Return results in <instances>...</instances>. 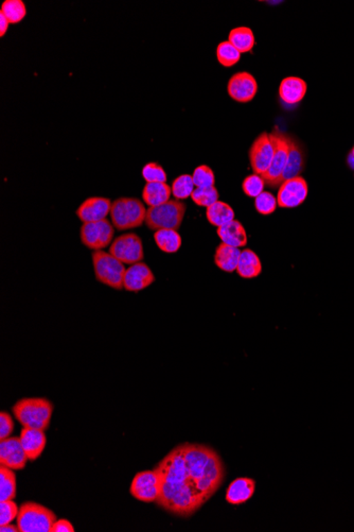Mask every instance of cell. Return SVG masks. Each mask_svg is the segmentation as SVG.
Listing matches in <instances>:
<instances>
[{
	"mask_svg": "<svg viewBox=\"0 0 354 532\" xmlns=\"http://www.w3.org/2000/svg\"><path fill=\"white\" fill-rule=\"evenodd\" d=\"M130 493L143 503H156L160 495V479L155 470L139 472L133 478Z\"/></svg>",
	"mask_w": 354,
	"mask_h": 532,
	"instance_id": "8fae6325",
	"label": "cell"
},
{
	"mask_svg": "<svg viewBox=\"0 0 354 532\" xmlns=\"http://www.w3.org/2000/svg\"><path fill=\"white\" fill-rule=\"evenodd\" d=\"M274 145L275 154L272 157V164L266 175H262L266 184L272 188L278 187V181L286 166L288 157V135L279 130L270 133Z\"/></svg>",
	"mask_w": 354,
	"mask_h": 532,
	"instance_id": "30bf717a",
	"label": "cell"
},
{
	"mask_svg": "<svg viewBox=\"0 0 354 532\" xmlns=\"http://www.w3.org/2000/svg\"><path fill=\"white\" fill-rule=\"evenodd\" d=\"M160 479L157 505L176 517L196 513L224 482V462L214 448L183 443L173 448L154 468Z\"/></svg>",
	"mask_w": 354,
	"mask_h": 532,
	"instance_id": "6da1fadb",
	"label": "cell"
},
{
	"mask_svg": "<svg viewBox=\"0 0 354 532\" xmlns=\"http://www.w3.org/2000/svg\"><path fill=\"white\" fill-rule=\"evenodd\" d=\"M28 460L29 458L21 445V438L9 437L0 440V466L21 471L25 469Z\"/></svg>",
	"mask_w": 354,
	"mask_h": 532,
	"instance_id": "4fadbf2b",
	"label": "cell"
},
{
	"mask_svg": "<svg viewBox=\"0 0 354 532\" xmlns=\"http://www.w3.org/2000/svg\"><path fill=\"white\" fill-rule=\"evenodd\" d=\"M12 411L23 427L35 428L45 432L50 426L53 404L44 398H21L15 402Z\"/></svg>",
	"mask_w": 354,
	"mask_h": 532,
	"instance_id": "7a4b0ae2",
	"label": "cell"
},
{
	"mask_svg": "<svg viewBox=\"0 0 354 532\" xmlns=\"http://www.w3.org/2000/svg\"><path fill=\"white\" fill-rule=\"evenodd\" d=\"M266 185L263 177L254 173V175H248L244 179L243 183H242V189H243L246 196L256 199L257 197L263 193Z\"/></svg>",
	"mask_w": 354,
	"mask_h": 532,
	"instance_id": "836d02e7",
	"label": "cell"
},
{
	"mask_svg": "<svg viewBox=\"0 0 354 532\" xmlns=\"http://www.w3.org/2000/svg\"><path fill=\"white\" fill-rule=\"evenodd\" d=\"M277 198L270 191H263L261 195L254 199V207L257 212L263 216L272 214L277 209Z\"/></svg>",
	"mask_w": 354,
	"mask_h": 532,
	"instance_id": "d6a6232c",
	"label": "cell"
},
{
	"mask_svg": "<svg viewBox=\"0 0 354 532\" xmlns=\"http://www.w3.org/2000/svg\"><path fill=\"white\" fill-rule=\"evenodd\" d=\"M115 230L113 223L107 219L95 222L83 223L80 230L81 241L89 250L100 251L113 242Z\"/></svg>",
	"mask_w": 354,
	"mask_h": 532,
	"instance_id": "52a82bcc",
	"label": "cell"
},
{
	"mask_svg": "<svg viewBox=\"0 0 354 532\" xmlns=\"http://www.w3.org/2000/svg\"><path fill=\"white\" fill-rule=\"evenodd\" d=\"M218 236L224 244L234 248H244L248 245V234L243 224L238 220H232L218 227Z\"/></svg>",
	"mask_w": 354,
	"mask_h": 532,
	"instance_id": "44dd1931",
	"label": "cell"
},
{
	"mask_svg": "<svg viewBox=\"0 0 354 532\" xmlns=\"http://www.w3.org/2000/svg\"><path fill=\"white\" fill-rule=\"evenodd\" d=\"M274 154H275V145L270 136V133H261L254 139L248 152L252 171L261 177L266 175L272 164Z\"/></svg>",
	"mask_w": 354,
	"mask_h": 532,
	"instance_id": "9c48e42d",
	"label": "cell"
},
{
	"mask_svg": "<svg viewBox=\"0 0 354 532\" xmlns=\"http://www.w3.org/2000/svg\"><path fill=\"white\" fill-rule=\"evenodd\" d=\"M228 42L232 44L241 53H250L256 39L252 30L248 27L234 28L230 32Z\"/></svg>",
	"mask_w": 354,
	"mask_h": 532,
	"instance_id": "484cf974",
	"label": "cell"
},
{
	"mask_svg": "<svg viewBox=\"0 0 354 532\" xmlns=\"http://www.w3.org/2000/svg\"><path fill=\"white\" fill-rule=\"evenodd\" d=\"M192 175H183L176 177L172 183V193L176 200H186L194 190Z\"/></svg>",
	"mask_w": 354,
	"mask_h": 532,
	"instance_id": "4dcf8cb0",
	"label": "cell"
},
{
	"mask_svg": "<svg viewBox=\"0 0 354 532\" xmlns=\"http://www.w3.org/2000/svg\"><path fill=\"white\" fill-rule=\"evenodd\" d=\"M241 55L242 53L228 41L222 42L216 47V59L224 67H232L236 65L240 61Z\"/></svg>",
	"mask_w": 354,
	"mask_h": 532,
	"instance_id": "f1b7e54d",
	"label": "cell"
},
{
	"mask_svg": "<svg viewBox=\"0 0 354 532\" xmlns=\"http://www.w3.org/2000/svg\"><path fill=\"white\" fill-rule=\"evenodd\" d=\"M193 183L196 187L214 186L216 177L214 170L207 165H201L193 171Z\"/></svg>",
	"mask_w": 354,
	"mask_h": 532,
	"instance_id": "e575fe53",
	"label": "cell"
},
{
	"mask_svg": "<svg viewBox=\"0 0 354 532\" xmlns=\"http://www.w3.org/2000/svg\"><path fill=\"white\" fill-rule=\"evenodd\" d=\"M10 24H19L27 15L26 5L21 0H6L1 6V12Z\"/></svg>",
	"mask_w": 354,
	"mask_h": 532,
	"instance_id": "f546056e",
	"label": "cell"
},
{
	"mask_svg": "<svg viewBox=\"0 0 354 532\" xmlns=\"http://www.w3.org/2000/svg\"><path fill=\"white\" fill-rule=\"evenodd\" d=\"M261 272L262 264L259 256L250 249H244L241 252L240 260L236 267V273L239 276L250 280V278H258Z\"/></svg>",
	"mask_w": 354,
	"mask_h": 532,
	"instance_id": "7402d4cb",
	"label": "cell"
},
{
	"mask_svg": "<svg viewBox=\"0 0 354 532\" xmlns=\"http://www.w3.org/2000/svg\"><path fill=\"white\" fill-rule=\"evenodd\" d=\"M256 491V481L252 478L240 477L228 486L225 499L230 505H242L250 501Z\"/></svg>",
	"mask_w": 354,
	"mask_h": 532,
	"instance_id": "d6986e66",
	"label": "cell"
},
{
	"mask_svg": "<svg viewBox=\"0 0 354 532\" xmlns=\"http://www.w3.org/2000/svg\"><path fill=\"white\" fill-rule=\"evenodd\" d=\"M111 202L104 197H91L87 198L77 209V218L83 223L95 222L106 219L111 214Z\"/></svg>",
	"mask_w": 354,
	"mask_h": 532,
	"instance_id": "2e32d148",
	"label": "cell"
},
{
	"mask_svg": "<svg viewBox=\"0 0 354 532\" xmlns=\"http://www.w3.org/2000/svg\"><path fill=\"white\" fill-rule=\"evenodd\" d=\"M218 198L220 195L218 189L214 186L196 187L191 195L193 202L198 206L206 207V209L218 201Z\"/></svg>",
	"mask_w": 354,
	"mask_h": 532,
	"instance_id": "1f68e13d",
	"label": "cell"
},
{
	"mask_svg": "<svg viewBox=\"0 0 354 532\" xmlns=\"http://www.w3.org/2000/svg\"><path fill=\"white\" fill-rule=\"evenodd\" d=\"M304 163H306V157H304V148H302L301 145L295 139L288 136V162H286V166L282 172L281 177L278 181V186H280L286 181L299 177L300 173L304 171Z\"/></svg>",
	"mask_w": 354,
	"mask_h": 532,
	"instance_id": "e0dca14e",
	"label": "cell"
},
{
	"mask_svg": "<svg viewBox=\"0 0 354 532\" xmlns=\"http://www.w3.org/2000/svg\"><path fill=\"white\" fill-rule=\"evenodd\" d=\"M75 527L68 520H59L55 522L51 532H75Z\"/></svg>",
	"mask_w": 354,
	"mask_h": 532,
	"instance_id": "f35d334b",
	"label": "cell"
},
{
	"mask_svg": "<svg viewBox=\"0 0 354 532\" xmlns=\"http://www.w3.org/2000/svg\"><path fill=\"white\" fill-rule=\"evenodd\" d=\"M19 509L17 504L10 501L0 502V526L7 525L11 523L19 515Z\"/></svg>",
	"mask_w": 354,
	"mask_h": 532,
	"instance_id": "8d00e7d4",
	"label": "cell"
},
{
	"mask_svg": "<svg viewBox=\"0 0 354 532\" xmlns=\"http://www.w3.org/2000/svg\"><path fill=\"white\" fill-rule=\"evenodd\" d=\"M142 177L147 183H166L167 173L158 163H148L142 169Z\"/></svg>",
	"mask_w": 354,
	"mask_h": 532,
	"instance_id": "d590c367",
	"label": "cell"
},
{
	"mask_svg": "<svg viewBox=\"0 0 354 532\" xmlns=\"http://www.w3.org/2000/svg\"><path fill=\"white\" fill-rule=\"evenodd\" d=\"M0 502L16 497V475L14 470L0 466Z\"/></svg>",
	"mask_w": 354,
	"mask_h": 532,
	"instance_id": "83f0119b",
	"label": "cell"
},
{
	"mask_svg": "<svg viewBox=\"0 0 354 532\" xmlns=\"http://www.w3.org/2000/svg\"><path fill=\"white\" fill-rule=\"evenodd\" d=\"M350 154H351L352 157H354V146H353V148H352V150H351V152H350Z\"/></svg>",
	"mask_w": 354,
	"mask_h": 532,
	"instance_id": "7bdbcfd3",
	"label": "cell"
},
{
	"mask_svg": "<svg viewBox=\"0 0 354 532\" xmlns=\"http://www.w3.org/2000/svg\"><path fill=\"white\" fill-rule=\"evenodd\" d=\"M14 430V421L8 412L0 414V440H5L11 436Z\"/></svg>",
	"mask_w": 354,
	"mask_h": 532,
	"instance_id": "74e56055",
	"label": "cell"
},
{
	"mask_svg": "<svg viewBox=\"0 0 354 532\" xmlns=\"http://www.w3.org/2000/svg\"><path fill=\"white\" fill-rule=\"evenodd\" d=\"M154 240L159 250L165 253H176L182 247V237L175 230L164 229L156 231Z\"/></svg>",
	"mask_w": 354,
	"mask_h": 532,
	"instance_id": "4316f807",
	"label": "cell"
},
{
	"mask_svg": "<svg viewBox=\"0 0 354 532\" xmlns=\"http://www.w3.org/2000/svg\"><path fill=\"white\" fill-rule=\"evenodd\" d=\"M307 89V82L301 78L286 77L280 83L279 97L286 105H297L304 100Z\"/></svg>",
	"mask_w": 354,
	"mask_h": 532,
	"instance_id": "ffe728a7",
	"label": "cell"
},
{
	"mask_svg": "<svg viewBox=\"0 0 354 532\" xmlns=\"http://www.w3.org/2000/svg\"><path fill=\"white\" fill-rule=\"evenodd\" d=\"M109 253L125 265L137 264L145 257L142 240L135 233L117 237L109 246Z\"/></svg>",
	"mask_w": 354,
	"mask_h": 532,
	"instance_id": "ba28073f",
	"label": "cell"
},
{
	"mask_svg": "<svg viewBox=\"0 0 354 532\" xmlns=\"http://www.w3.org/2000/svg\"><path fill=\"white\" fill-rule=\"evenodd\" d=\"M348 165H349L350 168L352 169V170H354V157H352L351 154L348 155V159H347Z\"/></svg>",
	"mask_w": 354,
	"mask_h": 532,
	"instance_id": "b9f144b4",
	"label": "cell"
},
{
	"mask_svg": "<svg viewBox=\"0 0 354 532\" xmlns=\"http://www.w3.org/2000/svg\"><path fill=\"white\" fill-rule=\"evenodd\" d=\"M19 438L29 460L35 461L39 459L47 443V438L44 430L24 427Z\"/></svg>",
	"mask_w": 354,
	"mask_h": 532,
	"instance_id": "ac0fdd59",
	"label": "cell"
},
{
	"mask_svg": "<svg viewBox=\"0 0 354 532\" xmlns=\"http://www.w3.org/2000/svg\"><path fill=\"white\" fill-rule=\"evenodd\" d=\"M19 532H51L57 521L53 510L33 502L24 503L16 517Z\"/></svg>",
	"mask_w": 354,
	"mask_h": 532,
	"instance_id": "5b68a950",
	"label": "cell"
},
{
	"mask_svg": "<svg viewBox=\"0 0 354 532\" xmlns=\"http://www.w3.org/2000/svg\"><path fill=\"white\" fill-rule=\"evenodd\" d=\"M111 223L118 231L139 228L146 221L147 209L139 199L119 198L111 203Z\"/></svg>",
	"mask_w": 354,
	"mask_h": 532,
	"instance_id": "277c9868",
	"label": "cell"
},
{
	"mask_svg": "<svg viewBox=\"0 0 354 532\" xmlns=\"http://www.w3.org/2000/svg\"><path fill=\"white\" fill-rule=\"evenodd\" d=\"M9 21L3 14L0 13V37H3L7 33Z\"/></svg>",
	"mask_w": 354,
	"mask_h": 532,
	"instance_id": "ab89813d",
	"label": "cell"
},
{
	"mask_svg": "<svg viewBox=\"0 0 354 532\" xmlns=\"http://www.w3.org/2000/svg\"><path fill=\"white\" fill-rule=\"evenodd\" d=\"M0 531L1 532H19V528L17 525H12L11 523L7 524V525L0 526Z\"/></svg>",
	"mask_w": 354,
	"mask_h": 532,
	"instance_id": "60d3db41",
	"label": "cell"
},
{
	"mask_svg": "<svg viewBox=\"0 0 354 532\" xmlns=\"http://www.w3.org/2000/svg\"><path fill=\"white\" fill-rule=\"evenodd\" d=\"M241 252L242 251L240 249L228 246V245L222 242L216 247L214 264L218 269L225 271V272H234L238 267Z\"/></svg>",
	"mask_w": 354,
	"mask_h": 532,
	"instance_id": "603a6c76",
	"label": "cell"
},
{
	"mask_svg": "<svg viewBox=\"0 0 354 532\" xmlns=\"http://www.w3.org/2000/svg\"><path fill=\"white\" fill-rule=\"evenodd\" d=\"M95 280L105 286L121 290L123 288L125 269L124 264L117 260L114 255L105 251H93L91 254Z\"/></svg>",
	"mask_w": 354,
	"mask_h": 532,
	"instance_id": "8992f818",
	"label": "cell"
},
{
	"mask_svg": "<svg viewBox=\"0 0 354 532\" xmlns=\"http://www.w3.org/2000/svg\"><path fill=\"white\" fill-rule=\"evenodd\" d=\"M154 282V273L152 272L150 267L140 262L131 265V267L125 271L123 288L127 292H139L143 289L148 288Z\"/></svg>",
	"mask_w": 354,
	"mask_h": 532,
	"instance_id": "9a60e30c",
	"label": "cell"
},
{
	"mask_svg": "<svg viewBox=\"0 0 354 532\" xmlns=\"http://www.w3.org/2000/svg\"><path fill=\"white\" fill-rule=\"evenodd\" d=\"M172 188L167 183H147L143 187L142 199L149 207L159 206L170 201Z\"/></svg>",
	"mask_w": 354,
	"mask_h": 532,
	"instance_id": "cb8c5ba5",
	"label": "cell"
},
{
	"mask_svg": "<svg viewBox=\"0 0 354 532\" xmlns=\"http://www.w3.org/2000/svg\"><path fill=\"white\" fill-rule=\"evenodd\" d=\"M309 193L307 181L296 177L282 183L278 189V206L281 209H295L306 201Z\"/></svg>",
	"mask_w": 354,
	"mask_h": 532,
	"instance_id": "7c38bea8",
	"label": "cell"
},
{
	"mask_svg": "<svg viewBox=\"0 0 354 532\" xmlns=\"http://www.w3.org/2000/svg\"><path fill=\"white\" fill-rule=\"evenodd\" d=\"M187 205L180 200H170L159 206L147 209L146 223L150 230L164 229L177 231L180 228L186 214Z\"/></svg>",
	"mask_w": 354,
	"mask_h": 532,
	"instance_id": "3957f363",
	"label": "cell"
},
{
	"mask_svg": "<svg viewBox=\"0 0 354 532\" xmlns=\"http://www.w3.org/2000/svg\"><path fill=\"white\" fill-rule=\"evenodd\" d=\"M206 218L210 224L218 228L234 220V209L227 203L216 201L214 204L207 207Z\"/></svg>",
	"mask_w": 354,
	"mask_h": 532,
	"instance_id": "d4e9b609",
	"label": "cell"
},
{
	"mask_svg": "<svg viewBox=\"0 0 354 532\" xmlns=\"http://www.w3.org/2000/svg\"><path fill=\"white\" fill-rule=\"evenodd\" d=\"M227 91L232 100L240 103H250L258 91V83L252 73L240 71L230 78Z\"/></svg>",
	"mask_w": 354,
	"mask_h": 532,
	"instance_id": "5bb4252c",
	"label": "cell"
}]
</instances>
